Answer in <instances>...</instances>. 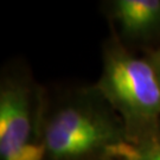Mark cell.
<instances>
[{"label":"cell","instance_id":"obj_1","mask_svg":"<svg viewBox=\"0 0 160 160\" xmlns=\"http://www.w3.org/2000/svg\"><path fill=\"white\" fill-rule=\"evenodd\" d=\"M131 145L122 120L95 83L48 88L44 160H118Z\"/></svg>","mask_w":160,"mask_h":160},{"label":"cell","instance_id":"obj_2","mask_svg":"<svg viewBox=\"0 0 160 160\" xmlns=\"http://www.w3.org/2000/svg\"><path fill=\"white\" fill-rule=\"evenodd\" d=\"M101 52L102 69L95 86L120 116L132 145L147 141L160 126V82L154 69L112 33Z\"/></svg>","mask_w":160,"mask_h":160},{"label":"cell","instance_id":"obj_3","mask_svg":"<svg viewBox=\"0 0 160 160\" xmlns=\"http://www.w3.org/2000/svg\"><path fill=\"white\" fill-rule=\"evenodd\" d=\"M48 88L23 61L0 74V160H44L43 125Z\"/></svg>","mask_w":160,"mask_h":160},{"label":"cell","instance_id":"obj_4","mask_svg":"<svg viewBox=\"0 0 160 160\" xmlns=\"http://www.w3.org/2000/svg\"><path fill=\"white\" fill-rule=\"evenodd\" d=\"M101 7L110 33L126 49L145 55L160 48V0H107Z\"/></svg>","mask_w":160,"mask_h":160},{"label":"cell","instance_id":"obj_5","mask_svg":"<svg viewBox=\"0 0 160 160\" xmlns=\"http://www.w3.org/2000/svg\"><path fill=\"white\" fill-rule=\"evenodd\" d=\"M118 160H160V126L151 139L139 145H131Z\"/></svg>","mask_w":160,"mask_h":160},{"label":"cell","instance_id":"obj_6","mask_svg":"<svg viewBox=\"0 0 160 160\" xmlns=\"http://www.w3.org/2000/svg\"><path fill=\"white\" fill-rule=\"evenodd\" d=\"M143 56L148 59L149 63L152 64V67L154 69L155 74H157L160 82V48L159 49H155L153 51H149L147 53H145Z\"/></svg>","mask_w":160,"mask_h":160}]
</instances>
